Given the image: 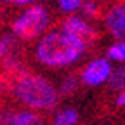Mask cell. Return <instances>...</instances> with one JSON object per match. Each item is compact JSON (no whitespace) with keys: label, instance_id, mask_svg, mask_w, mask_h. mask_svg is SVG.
<instances>
[{"label":"cell","instance_id":"cell-1","mask_svg":"<svg viewBox=\"0 0 125 125\" xmlns=\"http://www.w3.org/2000/svg\"><path fill=\"white\" fill-rule=\"evenodd\" d=\"M83 51L85 47L73 37L64 31H54L45 35L37 45V59L45 66L59 68L71 64L83 54Z\"/></svg>","mask_w":125,"mask_h":125},{"label":"cell","instance_id":"cell-2","mask_svg":"<svg viewBox=\"0 0 125 125\" xmlns=\"http://www.w3.org/2000/svg\"><path fill=\"white\" fill-rule=\"evenodd\" d=\"M10 94L30 109H52L59 97L57 90L47 78L30 73L28 70L21 75Z\"/></svg>","mask_w":125,"mask_h":125},{"label":"cell","instance_id":"cell-3","mask_svg":"<svg viewBox=\"0 0 125 125\" xmlns=\"http://www.w3.org/2000/svg\"><path fill=\"white\" fill-rule=\"evenodd\" d=\"M49 24V14L40 5L26 9L18 19L12 23V35L19 40H33L37 38Z\"/></svg>","mask_w":125,"mask_h":125},{"label":"cell","instance_id":"cell-4","mask_svg":"<svg viewBox=\"0 0 125 125\" xmlns=\"http://www.w3.org/2000/svg\"><path fill=\"white\" fill-rule=\"evenodd\" d=\"M19 66H24L23 42L12 33H5L0 37V71Z\"/></svg>","mask_w":125,"mask_h":125},{"label":"cell","instance_id":"cell-5","mask_svg":"<svg viewBox=\"0 0 125 125\" xmlns=\"http://www.w3.org/2000/svg\"><path fill=\"white\" fill-rule=\"evenodd\" d=\"M62 31H64L66 35L73 37L75 40H78L85 49H87V45L94 43L97 40V33H96V30H94L90 24H87L83 19L80 18H68L64 21V24H62Z\"/></svg>","mask_w":125,"mask_h":125},{"label":"cell","instance_id":"cell-6","mask_svg":"<svg viewBox=\"0 0 125 125\" xmlns=\"http://www.w3.org/2000/svg\"><path fill=\"white\" fill-rule=\"evenodd\" d=\"M109 73H111L109 62L106 59H96L82 71V83H85L89 87H96L108 80Z\"/></svg>","mask_w":125,"mask_h":125},{"label":"cell","instance_id":"cell-7","mask_svg":"<svg viewBox=\"0 0 125 125\" xmlns=\"http://www.w3.org/2000/svg\"><path fill=\"white\" fill-rule=\"evenodd\" d=\"M106 24L111 35L116 38L125 37V2L115 5L106 16Z\"/></svg>","mask_w":125,"mask_h":125},{"label":"cell","instance_id":"cell-8","mask_svg":"<svg viewBox=\"0 0 125 125\" xmlns=\"http://www.w3.org/2000/svg\"><path fill=\"white\" fill-rule=\"evenodd\" d=\"M14 125H47L45 120L33 111H16Z\"/></svg>","mask_w":125,"mask_h":125},{"label":"cell","instance_id":"cell-9","mask_svg":"<svg viewBox=\"0 0 125 125\" xmlns=\"http://www.w3.org/2000/svg\"><path fill=\"white\" fill-rule=\"evenodd\" d=\"M108 82L113 90H123L125 89V68L120 66L116 70H111V73L108 76Z\"/></svg>","mask_w":125,"mask_h":125},{"label":"cell","instance_id":"cell-10","mask_svg":"<svg viewBox=\"0 0 125 125\" xmlns=\"http://www.w3.org/2000/svg\"><path fill=\"white\" fill-rule=\"evenodd\" d=\"M78 122V113H76V109H62V111L56 116L54 120V125H75Z\"/></svg>","mask_w":125,"mask_h":125},{"label":"cell","instance_id":"cell-11","mask_svg":"<svg viewBox=\"0 0 125 125\" xmlns=\"http://www.w3.org/2000/svg\"><path fill=\"white\" fill-rule=\"evenodd\" d=\"M108 56L115 61H125V42H118L108 49Z\"/></svg>","mask_w":125,"mask_h":125},{"label":"cell","instance_id":"cell-12","mask_svg":"<svg viewBox=\"0 0 125 125\" xmlns=\"http://www.w3.org/2000/svg\"><path fill=\"white\" fill-rule=\"evenodd\" d=\"M75 90H76V78H75V76L64 78V80H62V83H61L59 92L62 94V96H71Z\"/></svg>","mask_w":125,"mask_h":125},{"label":"cell","instance_id":"cell-13","mask_svg":"<svg viewBox=\"0 0 125 125\" xmlns=\"http://www.w3.org/2000/svg\"><path fill=\"white\" fill-rule=\"evenodd\" d=\"M82 9H83V14L90 16V18H96V19L101 18V5H99L97 2H92V0H89V2L83 4Z\"/></svg>","mask_w":125,"mask_h":125},{"label":"cell","instance_id":"cell-14","mask_svg":"<svg viewBox=\"0 0 125 125\" xmlns=\"http://www.w3.org/2000/svg\"><path fill=\"white\" fill-rule=\"evenodd\" d=\"M62 12H73L82 5V0H57Z\"/></svg>","mask_w":125,"mask_h":125},{"label":"cell","instance_id":"cell-15","mask_svg":"<svg viewBox=\"0 0 125 125\" xmlns=\"http://www.w3.org/2000/svg\"><path fill=\"white\" fill-rule=\"evenodd\" d=\"M14 115L12 109H0V125H14Z\"/></svg>","mask_w":125,"mask_h":125},{"label":"cell","instance_id":"cell-16","mask_svg":"<svg viewBox=\"0 0 125 125\" xmlns=\"http://www.w3.org/2000/svg\"><path fill=\"white\" fill-rule=\"evenodd\" d=\"M116 104H118V106H125V89L122 90V94L118 96V99H116Z\"/></svg>","mask_w":125,"mask_h":125},{"label":"cell","instance_id":"cell-17","mask_svg":"<svg viewBox=\"0 0 125 125\" xmlns=\"http://www.w3.org/2000/svg\"><path fill=\"white\" fill-rule=\"evenodd\" d=\"M4 4H12V5H21V0H2Z\"/></svg>","mask_w":125,"mask_h":125},{"label":"cell","instance_id":"cell-18","mask_svg":"<svg viewBox=\"0 0 125 125\" xmlns=\"http://www.w3.org/2000/svg\"><path fill=\"white\" fill-rule=\"evenodd\" d=\"M33 2H38V0H21V5H24V4H33Z\"/></svg>","mask_w":125,"mask_h":125},{"label":"cell","instance_id":"cell-19","mask_svg":"<svg viewBox=\"0 0 125 125\" xmlns=\"http://www.w3.org/2000/svg\"><path fill=\"white\" fill-rule=\"evenodd\" d=\"M2 21H4V10L0 9V24H2Z\"/></svg>","mask_w":125,"mask_h":125}]
</instances>
